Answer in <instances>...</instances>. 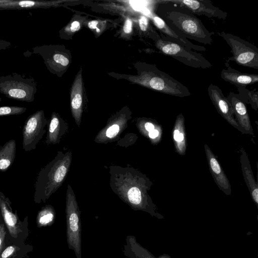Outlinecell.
Returning a JSON list of instances; mask_svg holds the SVG:
<instances>
[{"label":"cell","mask_w":258,"mask_h":258,"mask_svg":"<svg viewBox=\"0 0 258 258\" xmlns=\"http://www.w3.org/2000/svg\"><path fill=\"white\" fill-rule=\"evenodd\" d=\"M110 185L119 198L134 210L143 211L152 216L163 218L147 194L152 183L140 172L133 168L111 167Z\"/></svg>","instance_id":"cell-1"},{"label":"cell","mask_w":258,"mask_h":258,"mask_svg":"<svg viewBox=\"0 0 258 258\" xmlns=\"http://www.w3.org/2000/svg\"><path fill=\"white\" fill-rule=\"evenodd\" d=\"M71 151H58L53 159L39 172L35 183L34 201L45 203L62 185L72 162Z\"/></svg>","instance_id":"cell-2"},{"label":"cell","mask_w":258,"mask_h":258,"mask_svg":"<svg viewBox=\"0 0 258 258\" xmlns=\"http://www.w3.org/2000/svg\"><path fill=\"white\" fill-rule=\"evenodd\" d=\"M134 82L163 94L179 97H188L191 92L185 86L154 65H148L139 75L133 77Z\"/></svg>","instance_id":"cell-3"},{"label":"cell","mask_w":258,"mask_h":258,"mask_svg":"<svg viewBox=\"0 0 258 258\" xmlns=\"http://www.w3.org/2000/svg\"><path fill=\"white\" fill-rule=\"evenodd\" d=\"M174 8L166 11L164 16L169 24L177 28L186 38L204 44H211L214 33L209 32L200 19L179 9Z\"/></svg>","instance_id":"cell-4"},{"label":"cell","mask_w":258,"mask_h":258,"mask_svg":"<svg viewBox=\"0 0 258 258\" xmlns=\"http://www.w3.org/2000/svg\"><path fill=\"white\" fill-rule=\"evenodd\" d=\"M67 242L77 258H82V225L80 211L75 195L69 184L66 194Z\"/></svg>","instance_id":"cell-5"},{"label":"cell","mask_w":258,"mask_h":258,"mask_svg":"<svg viewBox=\"0 0 258 258\" xmlns=\"http://www.w3.org/2000/svg\"><path fill=\"white\" fill-rule=\"evenodd\" d=\"M36 92L37 84L33 78L16 73L0 77V93L9 98L31 102Z\"/></svg>","instance_id":"cell-6"},{"label":"cell","mask_w":258,"mask_h":258,"mask_svg":"<svg viewBox=\"0 0 258 258\" xmlns=\"http://www.w3.org/2000/svg\"><path fill=\"white\" fill-rule=\"evenodd\" d=\"M156 47L164 54L196 69H209L212 64L201 53L160 37L155 40Z\"/></svg>","instance_id":"cell-7"},{"label":"cell","mask_w":258,"mask_h":258,"mask_svg":"<svg viewBox=\"0 0 258 258\" xmlns=\"http://www.w3.org/2000/svg\"><path fill=\"white\" fill-rule=\"evenodd\" d=\"M12 202L0 191V210L4 223L8 231V239L12 243L24 245L29 231L28 217L23 221L19 219L17 211L13 212Z\"/></svg>","instance_id":"cell-8"},{"label":"cell","mask_w":258,"mask_h":258,"mask_svg":"<svg viewBox=\"0 0 258 258\" xmlns=\"http://www.w3.org/2000/svg\"><path fill=\"white\" fill-rule=\"evenodd\" d=\"M231 48L233 56L229 59L237 64L249 68L258 69V48L254 45L231 33L221 32L217 33Z\"/></svg>","instance_id":"cell-9"},{"label":"cell","mask_w":258,"mask_h":258,"mask_svg":"<svg viewBox=\"0 0 258 258\" xmlns=\"http://www.w3.org/2000/svg\"><path fill=\"white\" fill-rule=\"evenodd\" d=\"M48 123L43 110H38L30 115L23 127V148L26 151L34 150L46 132Z\"/></svg>","instance_id":"cell-10"},{"label":"cell","mask_w":258,"mask_h":258,"mask_svg":"<svg viewBox=\"0 0 258 258\" xmlns=\"http://www.w3.org/2000/svg\"><path fill=\"white\" fill-rule=\"evenodd\" d=\"M159 3L174 4L183 8H186L193 14L205 15L209 18H216L225 20L227 13L214 6L208 0H163L158 1Z\"/></svg>","instance_id":"cell-11"},{"label":"cell","mask_w":258,"mask_h":258,"mask_svg":"<svg viewBox=\"0 0 258 258\" xmlns=\"http://www.w3.org/2000/svg\"><path fill=\"white\" fill-rule=\"evenodd\" d=\"M208 95L218 112L233 127L242 133L237 123L231 104L222 90L217 85L210 84L208 88Z\"/></svg>","instance_id":"cell-12"},{"label":"cell","mask_w":258,"mask_h":258,"mask_svg":"<svg viewBox=\"0 0 258 258\" xmlns=\"http://www.w3.org/2000/svg\"><path fill=\"white\" fill-rule=\"evenodd\" d=\"M204 148L209 165V170L218 187L227 196L231 194V187L229 180L224 173L217 158L210 147L204 145Z\"/></svg>","instance_id":"cell-13"},{"label":"cell","mask_w":258,"mask_h":258,"mask_svg":"<svg viewBox=\"0 0 258 258\" xmlns=\"http://www.w3.org/2000/svg\"><path fill=\"white\" fill-rule=\"evenodd\" d=\"M226 98L232 106L235 118L241 128L242 134L254 136L246 106L238 94L230 92Z\"/></svg>","instance_id":"cell-14"},{"label":"cell","mask_w":258,"mask_h":258,"mask_svg":"<svg viewBox=\"0 0 258 258\" xmlns=\"http://www.w3.org/2000/svg\"><path fill=\"white\" fill-rule=\"evenodd\" d=\"M151 19L155 26L163 34V36L171 38L170 41L173 40V42L190 49H193L198 51H205L206 50L205 47L195 45L188 40L184 36L177 34L162 19L156 14H152Z\"/></svg>","instance_id":"cell-15"},{"label":"cell","mask_w":258,"mask_h":258,"mask_svg":"<svg viewBox=\"0 0 258 258\" xmlns=\"http://www.w3.org/2000/svg\"><path fill=\"white\" fill-rule=\"evenodd\" d=\"M82 70L76 76L71 91V109L78 126H80L83 113V84Z\"/></svg>","instance_id":"cell-16"},{"label":"cell","mask_w":258,"mask_h":258,"mask_svg":"<svg viewBox=\"0 0 258 258\" xmlns=\"http://www.w3.org/2000/svg\"><path fill=\"white\" fill-rule=\"evenodd\" d=\"M221 78L236 87L252 85L258 82V75L240 72L227 66V69H223L221 73Z\"/></svg>","instance_id":"cell-17"},{"label":"cell","mask_w":258,"mask_h":258,"mask_svg":"<svg viewBox=\"0 0 258 258\" xmlns=\"http://www.w3.org/2000/svg\"><path fill=\"white\" fill-rule=\"evenodd\" d=\"M241 170L245 183L250 192L253 201L258 207V184L255 181L247 154L241 148L240 157Z\"/></svg>","instance_id":"cell-18"},{"label":"cell","mask_w":258,"mask_h":258,"mask_svg":"<svg viewBox=\"0 0 258 258\" xmlns=\"http://www.w3.org/2000/svg\"><path fill=\"white\" fill-rule=\"evenodd\" d=\"M68 128V125L56 112H53L48 126L45 143L47 145L59 143Z\"/></svg>","instance_id":"cell-19"},{"label":"cell","mask_w":258,"mask_h":258,"mask_svg":"<svg viewBox=\"0 0 258 258\" xmlns=\"http://www.w3.org/2000/svg\"><path fill=\"white\" fill-rule=\"evenodd\" d=\"M123 251L124 255L127 258H171L167 254H163L158 257H155L138 243L136 238L133 235H128L126 237Z\"/></svg>","instance_id":"cell-20"},{"label":"cell","mask_w":258,"mask_h":258,"mask_svg":"<svg viewBox=\"0 0 258 258\" xmlns=\"http://www.w3.org/2000/svg\"><path fill=\"white\" fill-rule=\"evenodd\" d=\"M172 137L176 152L184 155L186 150V136L184 124V118L182 113L176 118L172 131Z\"/></svg>","instance_id":"cell-21"},{"label":"cell","mask_w":258,"mask_h":258,"mask_svg":"<svg viewBox=\"0 0 258 258\" xmlns=\"http://www.w3.org/2000/svg\"><path fill=\"white\" fill-rule=\"evenodd\" d=\"M16 154V142L11 139L0 148V171L6 172L13 164Z\"/></svg>","instance_id":"cell-22"},{"label":"cell","mask_w":258,"mask_h":258,"mask_svg":"<svg viewBox=\"0 0 258 258\" xmlns=\"http://www.w3.org/2000/svg\"><path fill=\"white\" fill-rule=\"evenodd\" d=\"M59 2L33 1H14L8 0L6 3L0 4V9H30L47 8L56 5Z\"/></svg>","instance_id":"cell-23"},{"label":"cell","mask_w":258,"mask_h":258,"mask_svg":"<svg viewBox=\"0 0 258 258\" xmlns=\"http://www.w3.org/2000/svg\"><path fill=\"white\" fill-rule=\"evenodd\" d=\"M36 223L39 227L49 226L54 222L55 212L50 205L43 207L38 212L36 217Z\"/></svg>","instance_id":"cell-24"},{"label":"cell","mask_w":258,"mask_h":258,"mask_svg":"<svg viewBox=\"0 0 258 258\" xmlns=\"http://www.w3.org/2000/svg\"><path fill=\"white\" fill-rule=\"evenodd\" d=\"M237 87L239 92L238 94L241 100L244 103L250 104L251 107L256 111L258 108V92L256 89L248 90L244 86Z\"/></svg>","instance_id":"cell-25"},{"label":"cell","mask_w":258,"mask_h":258,"mask_svg":"<svg viewBox=\"0 0 258 258\" xmlns=\"http://www.w3.org/2000/svg\"><path fill=\"white\" fill-rule=\"evenodd\" d=\"M122 119H116L110 122V125L105 130V136L110 139H113L119 133L123 125Z\"/></svg>","instance_id":"cell-26"},{"label":"cell","mask_w":258,"mask_h":258,"mask_svg":"<svg viewBox=\"0 0 258 258\" xmlns=\"http://www.w3.org/2000/svg\"><path fill=\"white\" fill-rule=\"evenodd\" d=\"M25 245H17L11 243L6 246L0 253V258H14Z\"/></svg>","instance_id":"cell-27"},{"label":"cell","mask_w":258,"mask_h":258,"mask_svg":"<svg viewBox=\"0 0 258 258\" xmlns=\"http://www.w3.org/2000/svg\"><path fill=\"white\" fill-rule=\"evenodd\" d=\"M26 107L17 106H5L0 107V116L19 115L24 113Z\"/></svg>","instance_id":"cell-28"},{"label":"cell","mask_w":258,"mask_h":258,"mask_svg":"<svg viewBox=\"0 0 258 258\" xmlns=\"http://www.w3.org/2000/svg\"><path fill=\"white\" fill-rule=\"evenodd\" d=\"M2 220L0 221V253L6 246L7 235L6 228L4 222H1Z\"/></svg>","instance_id":"cell-29"},{"label":"cell","mask_w":258,"mask_h":258,"mask_svg":"<svg viewBox=\"0 0 258 258\" xmlns=\"http://www.w3.org/2000/svg\"><path fill=\"white\" fill-rule=\"evenodd\" d=\"M140 29L146 32L149 27V21L148 18L145 16H141L139 20Z\"/></svg>","instance_id":"cell-30"},{"label":"cell","mask_w":258,"mask_h":258,"mask_svg":"<svg viewBox=\"0 0 258 258\" xmlns=\"http://www.w3.org/2000/svg\"><path fill=\"white\" fill-rule=\"evenodd\" d=\"M133 29V23L131 19L127 18L124 22L123 27V32L125 34H130L132 32Z\"/></svg>","instance_id":"cell-31"},{"label":"cell","mask_w":258,"mask_h":258,"mask_svg":"<svg viewBox=\"0 0 258 258\" xmlns=\"http://www.w3.org/2000/svg\"><path fill=\"white\" fill-rule=\"evenodd\" d=\"M161 129L155 128L153 131L148 133L149 137L152 140H155L158 137L161 138Z\"/></svg>","instance_id":"cell-32"},{"label":"cell","mask_w":258,"mask_h":258,"mask_svg":"<svg viewBox=\"0 0 258 258\" xmlns=\"http://www.w3.org/2000/svg\"><path fill=\"white\" fill-rule=\"evenodd\" d=\"M99 24L98 21L92 20L88 23V27L90 29H95L96 32L99 33L100 32L99 28L98 27V25Z\"/></svg>","instance_id":"cell-33"},{"label":"cell","mask_w":258,"mask_h":258,"mask_svg":"<svg viewBox=\"0 0 258 258\" xmlns=\"http://www.w3.org/2000/svg\"><path fill=\"white\" fill-rule=\"evenodd\" d=\"M81 27L80 23L78 21H73L70 27V30L72 32H75L79 30Z\"/></svg>","instance_id":"cell-34"},{"label":"cell","mask_w":258,"mask_h":258,"mask_svg":"<svg viewBox=\"0 0 258 258\" xmlns=\"http://www.w3.org/2000/svg\"><path fill=\"white\" fill-rule=\"evenodd\" d=\"M12 44L10 42L5 40L0 39V50L7 49Z\"/></svg>","instance_id":"cell-35"},{"label":"cell","mask_w":258,"mask_h":258,"mask_svg":"<svg viewBox=\"0 0 258 258\" xmlns=\"http://www.w3.org/2000/svg\"><path fill=\"white\" fill-rule=\"evenodd\" d=\"M155 125L156 124L151 121H147L144 124V127L145 130L149 133L155 129Z\"/></svg>","instance_id":"cell-36"},{"label":"cell","mask_w":258,"mask_h":258,"mask_svg":"<svg viewBox=\"0 0 258 258\" xmlns=\"http://www.w3.org/2000/svg\"><path fill=\"white\" fill-rule=\"evenodd\" d=\"M8 1V0H0V4L2 3H6Z\"/></svg>","instance_id":"cell-37"},{"label":"cell","mask_w":258,"mask_h":258,"mask_svg":"<svg viewBox=\"0 0 258 258\" xmlns=\"http://www.w3.org/2000/svg\"><path fill=\"white\" fill-rule=\"evenodd\" d=\"M2 219V215H1V210H0V221Z\"/></svg>","instance_id":"cell-38"},{"label":"cell","mask_w":258,"mask_h":258,"mask_svg":"<svg viewBox=\"0 0 258 258\" xmlns=\"http://www.w3.org/2000/svg\"><path fill=\"white\" fill-rule=\"evenodd\" d=\"M2 101V98L0 97V102Z\"/></svg>","instance_id":"cell-39"}]
</instances>
